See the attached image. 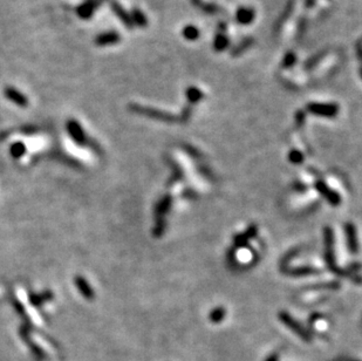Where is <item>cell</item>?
Wrapping results in <instances>:
<instances>
[{
  "instance_id": "cell-1",
  "label": "cell",
  "mask_w": 362,
  "mask_h": 361,
  "mask_svg": "<svg viewBox=\"0 0 362 361\" xmlns=\"http://www.w3.org/2000/svg\"><path fill=\"white\" fill-rule=\"evenodd\" d=\"M307 108L311 113L317 114V115L327 116V118H332V116L336 115L338 113V106L336 104H326V103H310Z\"/></svg>"
},
{
  "instance_id": "cell-2",
  "label": "cell",
  "mask_w": 362,
  "mask_h": 361,
  "mask_svg": "<svg viewBox=\"0 0 362 361\" xmlns=\"http://www.w3.org/2000/svg\"><path fill=\"white\" fill-rule=\"evenodd\" d=\"M108 1H109V5H110V7H112L114 13H115L116 17L119 18L121 21H122V24L125 25L127 28L134 27V24H133L130 13H128V12H127L126 9L121 6V4H119L116 0H108Z\"/></svg>"
},
{
  "instance_id": "cell-3",
  "label": "cell",
  "mask_w": 362,
  "mask_h": 361,
  "mask_svg": "<svg viewBox=\"0 0 362 361\" xmlns=\"http://www.w3.org/2000/svg\"><path fill=\"white\" fill-rule=\"evenodd\" d=\"M98 4H100L98 0H86L76 9V13H78V15L81 19H90L93 17L95 9L97 8Z\"/></svg>"
},
{
  "instance_id": "cell-4",
  "label": "cell",
  "mask_w": 362,
  "mask_h": 361,
  "mask_svg": "<svg viewBox=\"0 0 362 361\" xmlns=\"http://www.w3.org/2000/svg\"><path fill=\"white\" fill-rule=\"evenodd\" d=\"M121 40V36L115 31H108L104 32V33L98 34L95 39V44L97 46H109V45H115V44L119 43Z\"/></svg>"
},
{
  "instance_id": "cell-5",
  "label": "cell",
  "mask_w": 362,
  "mask_h": 361,
  "mask_svg": "<svg viewBox=\"0 0 362 361\" xmlns=\"http://www.w3.org/2000/svg\"><path fill=\"white\" fill-rule=\"evenodd\" d=\"M255 18L256 12L251 7H239L236 12V20L240 25H250Z\"/></svg>"
},
{
  "instance_id": "cell-6",
  "label": "cell",
  "mask_w": 362,
  "mask_h": 361,
  "mask_svg": "<svg viewBox=\"0 0 362 361\" xmlns=\"http://www.w3.org/2000/svg\"><path fill=\"white\" fill-rule=\"evenodd\" d=\"M5 95L7 96V99L13 101L14 103L19 104V106H21V107L27 106V103H28L27 97L25 96L23 93H20V91L17 90L13 87H6Z\"/></svg>"
},
{
  "instance_id": "cell-7",
  "label": "cell",
  "mask_w": 362,
  "mask_h": 361,
  "mask_svg": "<svg viewBox=\"0 0 362 361\" xmlns=\"http://www.w3.org/2000/svg\"><path fill=\"white\" fill-rule=\"evenodd\" d=\"M191 2L195 7L201 9L206 14H218L222 11V8L218 5L211 4V2H204L203 0H191Z\"/></svg>"
},
{
  "instance_id": "cell-8",
  "label": "cell",
  "mask_w": 362,
  "mask_h": 361,
  "mask_svg": "<svg viewBox=\"0 0 362 361\" xmlns=\"http://www.w3.org/2000/svg\"><path fill=\"white\" fill-rule=\"evenodd\" d=\"M130 17H132L133 24L136 25L138 27H145L148 25V19L145 17L143 12L139 8H133L132 13H130Z\"/></svg>"
},
{
  "instance_id": "cell-9",
  "label": "cell",
  "mask_w": 362,
  "mask_h": 361,
  "mask_svg": "<svg viewBox=\"0 0 362 361\" xmlns=\"http://www.w3.org/2000/svg\"><path fill=\"white\" fill-rule=\"evenodd\" d=\"M228 45H230V40H228V38L225 34L219 33L216 36L214 41V48L217 52H223L224 49L227 48Z\"/></svg>"
},
{
  "instance_id": "cell-10",
  "label": "cell",
  "mask_w": 362,
  "mask_h": 361,
  "mask_svg": "<svg viewBox=\"0 0 362 361\" xmlns=\"http://www.w3.org/2000/svg\"><path fill=\"white\" fill-rule=\"evenodd\" d=\"M182 36L189 41H195L201 36V32L193 25H188L182 30Z\"/></svg>"
},
{
  "instance_id": "cell-11",
  "label": "cell",
  "mask_w": 362,
  "mask_h": 361,
  "mask_svg": "<svg viewBox=\"0 0 362 361\" xmlns=\"http://www.w3.org/2000/svg\"><path fill=\"white\" fill-rule=\"evenodd\" d=\"M186 97L191 103H196L203 99V93L197 87H189L186 90Z\"/></svg>"
},
{
  "instance_id": "cell-12",
  "label": "cell",
  "mask_w": 362,
  "mask_h": 361,
  "mask_svg": "<svg viewBox=\"0 0 362 361\" xmlns=\"http://www.w3.org/2000/svg\"><path fill=\"white\" fill-rule=\"evenodd\" d=\"M295 61H297V56H295L294 53L288 52L284 56V60H282V67H292Z\"/></svg>"
},
{
  "instance_id": "cell-13",
  "label": "cell",
  "mask_w": 362,
  "mask_h": 361,
  "mask_svg": "<svg viewBox=\"0 0 362 361\" xmlns=\"http://www.w3.org/2000/svg\"><path fill=\"white\" fill-rule=\"evenodd\" d=\"M252 44H253V39H246V40L241 41L240 45H238V46L236 47V48H234V50H233L232 54H233V55H238V54H240L241 52H244V49H246L247 47H250L251 45H252Z\"/></svg>"
},
{
  "instance_id": "cell-14",
  "label": "cell",
  "mask_w": 362,
  "mask_h": 361,
  "mask_svg": "<svg viewBox=\"0 0 362 361\" xmlns=\"http://www.w3.org/2000/svg\"><path fill=\"white\" fill-rule=\"evenodd\" d=\"M358 55H359V58H360L361 61H362V45H360V44H359V45H358Z\"/></svg>"
},
{
  "instance_id": "cell-15",
  "label": "cell",
  "mask_w": 362,
  "mask_h": 361,
  "mask_svg": "<svg viewBox=\"0 0 362 361\" xmlns=\"http://www.w3.org/2000/svg\"><path fill=\"white\" fill-rule=\"evenodd\" d=\"M313 2H314V0H306V6H307V5H309V6H312V5H313Z\"/></svg>"
},
{
  "instance_id": "cell-16",
  "label": "cell",
  "mask_w": 362,
  "mask_h": 361,
  "mask_svg": "<svg viewBox=\"0 0 362 361\" xmlns=\"http://www.w3.org/2000/svg\"><path fill=\"white\" fill-rule=\"evenodd\" d=\"M360 73H361V77H362V68H361V71H360Z\"/></svg>"
}]
</instances>
